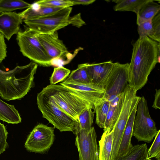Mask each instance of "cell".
Masks as SVG:
<instances>
[{
    "mask_svg": "<svg viewBox=\"0 0 160 160\" xmlns=\"http://www.w3.org/2000/svg\"><path fill=\"white\" fill-rule=\"evenodd\" d=\"M160 43L148 37H139L133 45L128 84L136 91L147 83L148 76L160 62Z\"/></svg>",
    "mask_w": 160,
    "mask_h": 160,
    "instance_id": "obj_1",
    "label": "cell"
},
{
    "mask_svg": "<svg viewBox=\"0 0 160 160\" xmlns=\"http://www.w3.org/2000/svg\"><path fill=\"white\" fill-rule=\"evenodd\" d=\"M38 65L32 62L12 70L0 69V96L9 101L24 97L34 86V79Z\"/></svg>",
    "mask_w": 160,
    "mask_h": 160,
    "instance_id": "obj_2",
    "label": "cell"
},
{
    "mask_svg": "<svg viewBox=\"0 0 160 160\" xmlns=\"http://www.w3.org/2000/svg\"><path fill=\"white\" fill-rule=\"evenodd\" d=\"M37 104L42 117L60 132L70 131L75 134L79 129L78 122L55 102L44 88L37 97Z\"/></svg>",
    "mask_w": 160,
    "mask_h": 160,
    "instance_id": "obj_3",
    "label": "cell"
},
{
    "mask_svg": "<svg viewBox=\"0 0 160 160\" xmlns=\"http://www.w3.org/2000/svg\"><path fill=\"white\" fill-rule=\"evenodd\" d=\"M44 88L59 107L78 122V116L83 111L94 108L91 103L60 84H50Z\"/></svg>",
    "mask_w": 160,
    "mask_h": 160,
    "instance_id": "obj_4",
    "label": "cell"
},
{
    "mask_svg": "<svg viewBox=\"0 0 160 160\" xmlns=\"http://www.w3.org/2000/svg\"><path fill=\"white\" fill-rule=\"evenodd\" d=\"M38 33L28 28L24 31H19L16 40L20 51L23 56L38 65L51 66L53 65L52 60L48 55L39 40Z\"/></svg>",
    "mask_w": 160,
    "mask_h": 160,
    "instance_id": "obj_5",
    "label": "cell"
},
{
    "mask_svg": "<svg viewBox=\"0 0 160 160\" xmlns=\"http://www.w3.org/2000/svg\"><path fill=\"white\" fill-rule=\"evenodd\" d=\"M129 64L114 63L111 72L103 88V99L108 101L110 105L117 103L128 86Z\"/></svg>",
    "mask_w": 160,
    "mask_h": 160,
    "instance_id": "obj_6",
    "label": "cell"
},
{
    "mask_svg": "<svg viewBox=\"0 0 160 160\" xmlns=\"http://www.w3.org/2000/svg\"><path fill=\"white\" fill-rule=\"evenodd\" d=\"M137 92L129 85L125 91L122 107L113 129L111 160L116 158L126 123L141 98L136 95Z\"/></svg>",
    "mask_w": 160,
    "mask_h": 160,
    "instance_id": "obj_7",
    "label": "cell"
},
{
    "mask_svg": "<svg viewBox=\"0 0 160 160\" xmlns=\"http://www.w3.org/2000/svg\"><path fill=\"white\" fill-rule=\"evenodd\" d=\"M72 9L71 7L67 8L42 18L23 22L28 28L39 33L51 34L71 24Z\"/></svg>",
    "mask_w": 160,
    "mask_h": 160,
    "instance_id": "obj_8",
    "label": "cell"
},
{
    "mask_svg": "<svg viewBox=\"0 0 160 160\" xmlns=\"http://www.w3.org/2000/svg\"><path fill=\"white\" fill-rule=\"evenodd\" d=\"M158 132L155 123L150 115L147 101L144 96L141 97L137 108L132 135L138 141L149 143Z\"/></svg>",
    "mask_w": 160,
    "mask_h": 160,
    "instance_id": "obj_9",
    "label": "cell"
},
{
    "mask_svg": "<svg viewBox=\"0 0 160 160\" xmlns=\"http://www.w3.org/2000/svg\"><path fill=\"white\" fill-rule=\"evenodd\" d=\"M54 138L53 128L42 123L39 124L30 132L24 146L29 152L43 153L50 149Z\"/></svg>",
    "mask_w": 160,
    "mask_h": 160,
    "instance_id": "obj_10",
    "label": "cell"
},
{
    "mask_svg": "<svg viewBox=\"0 0 160 160\" xmlns=\"http://www.w3.org/2000/svg\"><path fill=\"white\" fill-rule=\"evenodd\" d=\"M75 135V145L78 149L79 160H99V148L94 127L87 130L79 128Z\"/></svg>",
    "mask_w": 160,
    "mask_h": 160,
    "instance_id": "obj_11",
    "label": "cell"
},
{
    "mask_svg": "<svg viewBox=\"0 0 160 160\" xmlns=\"http://www.w3.org/2000/svg\"><path fill=\"white\" fill-rule=\"evenodd\" d=\"M60 84L68 88L94 106L101 103L103 101L105 90L103 88L92 84H80L65 81Z\"/></svg>",
    "mask_w": 160,
    "mask_h": 160,
    "instance_id": "obj_12",
    "label": "cell"
},
{
    "mask_svg": "<svg viewBox=\"0 0 160 160\" xmlns=\"http://www.w3.org/2000/svg\"><path fill=\"white\" fill-rule=\"evenodd\" d=\"M37 37L48 57L52 60L66 56L67 48L59 39L57 32L51 34H40Z\"/></svg>",
    "mask_w": 160,
    "mask_h": 160,
    "instance_id": "obj_13",
    "label": "cell"
},
{
    "mask_svg": "<svg viewBox=\"0 0 160 160\" xmlns=\"http://www.w3.org/2000/svg\"><path fill=\"white\" fill-rule=\"evenodd\" d=\"M113 64L111 61L99 63H86V68L92 84L103 88Z\"/></svg>",
    "mask_w": 160,
    "mask_h": 160,
    "instance_id": "obj_14",
    "label": "cell"
},
{
    "mask_svg": "<svg viewBox=\"0 0 160 160\" xmlns=\"http://www.w3.org/2000/svg\"><path fill=\"white\" fill-rule=\"evenodd\" d=\"M22 22L19 13H2L0 15V32L9 41L13 35L18 34Z\"/></svg>",
    "mask_w": 160,
    "mask_h": 160,
    "instance_id": "obj_15",
    "label": "cell"
},
{
    "mask_svg": "<svg viewBox=\"0 0 160 160\" xmlns=\"http://www.w3.org/2000/svg\"><path fill=\"white\" fill-rule=\"evenodd\" d=\"M139 37H148L153 40L160 42V12L151 20L138 25Z\"/></svg>",
    "mask_w": 160,
    "mask_h": 160,
    "instance_id": "obj_16",
    "label": "cell"
},
{
    "mask_svg": "<svg viewBox=\"0 0 160 160\" xmlns=\"http://www.w3.org/2000/svg\"><path fill=\"white\" fill-rule=\"evenodd\" d=\"M137 107L131 113L125 128L116 158L126 153L133 146L131 142L134 119Z\"/></svg>",
    "mask_w": 160,
    "mask_h": 160,
    "instance_id": "obj_17",
    "label": "cell"
},
{
    "mask_svg": "<svg viewBox=\"0 0 160 160\" xmlns=\"http://www.w3.org/2000/svg\"><path fill=\"white\" fill-rule=\"evenodd\" d=\"M62 9L39 7L34 3L30 7L19 13L23 20H27L42 18Z\"/></svg>",
    "mask_w": 160,
    "mask_h": 160,
    "instance_id": "obj_18",
    "label": "cell"
},
{
    "mask_svg": "<svg viewBox=\"0 0 160 160\" xmlns=\"http://www.w3.org/2000/svg\"><path fill=\"white\" fill-rule=\"evenodd\" d=\"M150 0L139 9L137 15V24L138 25L148 21L151 20L160 12V5L155 1Z\"/></svg>",
    "mask_w": 160,
    "mask_h": 160,
    "instance_id": "obj_19",
    "label": "cell"
},
{
    "mask_svg": "<svg viewBox=\"0 0 160 160\" xmlns=\"http://www.w3.org/2000/svg\"><path fill=\"white\" fill-rule=\"evenodd\" d=\"M0 120L9 124H17L21 122L22 118L13 105L0 99Z\"/></svg>",
    "mask_w": 160,
    "mask_h": 160,
    "instance_id": "obj_20",
    "label": "cell"
},
{
    "mask_svg": "<svg viewBox=\"0 0 160 160\" xmlns=\"http://www.w3.org/2000/svg\"><path fill=\"white\" fill-rule=\"evenodd\" d=\"M113 129L111 132L103 131L98 141L99 160H111Z\"/></svg>",
    "mask_w": 160,
    "mask_h": 160,
    "instance_id": "obj_21",
    "label": "cell"
},
{
    "mask_svg": "<svg viewBox=\"0 0 160 160\" xmlns=\"http://www.w3.org/2000/svg\"><path fill=\"white\" fill-rule=\"evenodd\" d=\"M64 81L83 85L92 84L86 68V63L79 64Z\"/></svg>",
    "mask_w": 160,
    "mask_h": 160,
    "instance_id": "obj_22",
    "label": "cell"
},
{
    "mask_svg": "<svg viewBox=\"0 0 160 160\" xmlns=\"http://www.w3.org/2000/svg\"><path fill=\"white\" fill-rule=\"evenodd\" d=\"M146 143L133 146L126 153L114 160H145L148 158Z\"/></svg>",
    "mask_w": 160,
    "mask_h": 160,
    "instance_id": "obj_23",
    "label": "cell"
},
{
    "mask_svg": "<svg viewBox=\"0 0 160 160\" xmlns=\"http://www.w3.org/2000/svg\"><path fill=\"white\" fill-rule=\"evenodd\" d=\"M150 0H114L116 3L113 7L117 11H131L137 14L139 9Z\"/></svg>",
    "mask_w": 160,
    "mask_h": 160,
    "instance_id": "obj_24",
    "label": "cell"
},
{
    "mask_svg": "<svg viewBox=\"0 0 160 160\" xmlns=\"http://www.w3.org/2000/svg\"><path fill=\"white\" fill-rule=\"evenodd\" d=\"M124 92L117 104L113 106L110 107L103 128V131L111 132L113 129L122 107Z\"/></svg>",
    "mask_w": 160,
    "mask_h": 160,
    "instance_id": "obj_25",
    "label": "cell"
},
{
    "mask_svg": "<svg viewBox=\"0 0 160 160\" xmlns=\"http://www.w3.org/2000/svg\"><path fill=\"white\" fill-rule=\"evenodd\" d=\"M31 5L22 0H0V11L2 13L12 12L17 10L27 9Z\"/></svg>",
    "mask_w": 160,
    "mask_h": 160,
    "instance_id": "obj_26",
    "label": "cell"
},
{
    "mask_svg": "<svg viewBox=\"0 0 160 160\" xmlns=\"http://www.w3.org/2000/svg\"><path fill=\"white\" fill-rule=\"evenodd\" d=\"M110 106L109 102L105 99L101 103L94 106V112L96 113V123L100 128L104 127Z\"/></svg>",
    "mask_w": 160,
    "mask_h": 160,
    "instance_id": "obj_27",
    "label": "cell"
},
{
    "mask_svg": "<svg viewBox=\"0 0 160 160\" xmlns=\"http://www.w3.org/2000/svg\"><path fill=\"white\" fill-rule=\"evenodd\" d=\"M92 109L91 108H87L79 115L78 121L80 129L89 130L92 127L94 113L92 111Z\"/></svg>",
    "mask_w": 160,
    "mask_h": 160,
    "instance_id": "obj_28",
    "label": "cell"
},
{
    "mask_svg": "<svg viewBox=\"0 0 160 160\" xmlns=\"http://www.w3.org/2000/svg\"><path fill=\"white\" fill-rule=\"evenodd\" d=\"M39 7L64 8L73 6L71 0H40L34 2Z\"/></svg>",
    "mask_w": 160,
    "mask_h": 160,
    "instance_id": "obj_29",
    "label": "cell"
},
{
    "mask_svg": "<svg viewBox=\"0 0 160 160\" xmlns=\"http://www.w3.org/2000/svg\"><path fill=\"white\" fill-rule=\"evenodd\" d=\"M70 70L62 66L55 68L50 78V84H56L59 82L65 80L70 74Z\"/></svg>",
    "mask_w": 160,
    "mask_h": 160,
    "instance_id": "obj_30",
    "label": "cell"
},
{
    "mask_svg": "<svg viewBox=\"0 0 160 160\" xmlns=\"http://www.w3.org/2000/svg\"><path fill=\"white\" fill-rule=\"evenodd\" d=\"M148 158H155L160 160V130L158 131L151 146L148 149Z\"/></svg>",
    "mask_w": 160,
    "mask_h": 160,
    "instance_id": "obj_31",
    "label": "cell"
},
{
    "mask_svg": "<svg viewBox=\"0 0 160 160\" xmlns=\"http://www.w3.org/2000/svg\"><path fill=\"white\" fill-rule=\"evenodd\" d=\"M8 132L4 125L0 122V155L8 148L7 142Z\"/></svg>",
    "mask_w": 160,
    "mask_h": 160,
    "instance_id": "obj_32",
    "label": "cell"
},
{
    "mask_svg": "<svg viewBox=\"0 0 160 160\" xmlns=\"http://www.w3.org/2000/svg\"><path fill=\"white\" fill-rule=\"evenodd\" d=\"M7 45L4 36L0 32V63L7 57Z\"/></svg>",
    "mask_w": 160,
    "mask_h": 160,
    "instance_id": "obj_33",
    "label": "cell"
},
{
    "mask_svg": "<svg viewBox=\"0 0 160 160\" xmlns=\"http://www.w3.org/2000/svg\"><path fill=\"white\" fill-rule=\"evenodd\" d=\"M85 23V22L81 18L80 13L72 17L71 24L72 25L80 28Z\"/></svg>",
    "mask_w": 160,
    "mask_h": 160,
    "instance_id": "obj_34",
    "label": "cell"
},
{
    "mask_svg": "<svg viewBox=\"0 0 160 160\" xmlns=\"http://www.w3.org/2000/svg\"><path fill=\"white\" fill-rule=\"evenodd\" d=\"M155 109H160V90H156V92L154 95V99L152 106Z\"/></svg>",
    "mask_w": 160,
    "mask_h": 160,
    "instance_id": "obj_35",
    "label": "cell"
},
{
    "mask_svg": "<svg viewBox=\"0 0 160 160\" xmlns=\"http://www.w3.org/2000/svg\"><path fill=\"white\" fill-rule=\"evenodd\" d=\"M73 5H87L91 4L94 2L95 0H71Z\"/></svg>",
    "mask_w": 160,
    "mask_h": 160,
    "instance_id": "obj_36",
    "label": "cell"
},
{
    "mask_svg": "<svg viewBox=\"0 0 160 160\" xmlns=\"http://www.w3.org/2000/svg\"><path fill=\"white\" fill-rule=\"evenodd\" d=\"M145 160H152V159H151V158H148ZM160 160L156 159V160Z\"/></svg>",
    "mask_w": 160,
    "mask_h": 160,
    "instance_id": "obj_37",
    "label": "cell"
},
{
    "mask_svg": "<svg viewBox=\"0 0 160 160\" xmlns=\"http://www.w3.org/2000/svg\"><path fill=\"white\" fill-rule=\"evenodd\" d=\"M2 13L0 11V15Z\"/></svg>",
    "mask_w": 160,
    "mask_h": 160,
    "instance_id": "obj_38",
    "label": "cell"
}]
</instances>
